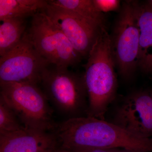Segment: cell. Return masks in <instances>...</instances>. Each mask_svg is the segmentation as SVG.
<instances>
[{
    "label": "cell",
    "instance_id": "obj_16",
    "mask_svg": "<svg viewBox=\"0 0 152 152\" xmlns=\"http://www.w3.org/2000/svg\"><path fill=\"white\" fill-rule=\"evenodd\" d=\"M97 9L104 13L116 11L120 8V1L118 0H93Z\"/></svg>",
    "mask_w": 152,
    "mask_h": 152
},
{
    "label": "cell",
    "instance_id": "obj_13",
    "mask_svg": "<svg viewBox=\"0 0 152 152\" xmlns=\"http://www.w3.org/2000/svg\"><path fill=\"white\" fill-rule=\"evenodd\" d=\"M48 4L45 0H0V20L33 17Z\"/></svg>",
    "mask_w": 152,
    "mask_h": 152
},
{
    "label": "cell",
    "instance_id": "obj_21",
    "mask_svg": "<svg viewBox=\"0 0 152 152\" xmlns=\"http://www.w3.org/2000/svg\"><path fill=\"white\" fill-rule=\"evenodd\" d=\"M150 94H151V96L152 97V91L151 92H150Z\"/></svg>",
    "mask_w": 152,
    "mask_h": 152
},
{
    "label": "cell",
    "instance_id": "obj_20",
    "mask_svg": "<svg viewBox=\"0 0 152 152\" xmlns=\"http://www.w3.org/2000/svg\"><path fill=\"white\" fill-rule=\"evenodd\" d=\"M52 152H65L64 151H61V150L58 149H56L54 150Z\"/></svg>",
    "mask_w": 152,
    "mask_h": 152
},
{
    "label": "cell",
    "instance_id": "obj_8",
    "mask_svg": "<svg viewBox=\"0 0 152 152\" xmlns=\"http://www.w3.org/2000/svg\"><path fill=\"white\" fill-rule=\"evenodd\" d=\"M41 11L61 31L80 56L88 58L102 28L70 12L49 3Z\"/></svg>",
    "mask_w": 152,
    "mask_h": 152
},
{
    "label": "cell",
    "instance_id": "obj_15",
    "mask_svg": "<svg viewBox=\"0 0 152 152\" xmlns=\"http://www.w3.org/2000/svg\"><path fill=\"white\" fill-rule=\"evenodd\" d=\"M26 129L13 110L0 96V134L17 132Z\"/></svg>",
    "mask_w": 152,
    "mask_h": 152
},
{
    "label": "cell",
    "instance_id": "obj_7",
    "mask_svg": "<svg viewBox=\"0 0 152 152\" xmlns=\"http://www.w3.org/2000/svg\"><path fill=\"white\" fill-rule=\"evenodd\" d=\"M50 64L34 47L27 31L13 49L0 57V83H40Z\"/></svg>",
    "mask_w": 152,
    "mask_h": 152
},
{
    "label": "cell",
    "instance_id": "obj_9",
    "mask_svg": "<svg viewBox=\"0 0 152 152\" xmlns=\"http://www.w3.org/2000/svg\"><path fill=\"white\" fill-rule=\"evenodd\" d=\"M113 123L136 135L152 138V97L150 93L137 92L128 96L117 110Z\"/></svg>",
    "mask_w": 152,
    "mask_h": 152
},
{
    "label": "cell",
    "instance_id": "obj_19",
    "mask_svg": "<svg viewBox=\"0 0 152 152\" xmlns=\"http://www.w3.org/2000/svg\"><path fill=\"white\" fill-rule=\"evenodd\" d=\"M147 4L149 6L151 7L152 9V0H150V1H148L147 2Z\"/></svg>",
    "mask_w": 152,
    "mask_h": 152
},
{
    "label": "cell",
    "instance_id": "obj_11",
    "mask_svg": "<svg viewBox=\"0 0 152 152\" xmlns=\"http://www.w3.org/2000/svg\"><path fill=\"white\" fill-rule=\"evenodd\" d=\"M139 31L138 67L146 72H152V9L147 3L134 1Z\"/></svg>",
    "mask_w": 152,
    "mask_h": 152
},
{
    "label": "cell",
    "instance_id": "obj_3",
    "mask_svg": "<svg viewBox=\"0 0 152 152\" xmlns=\"http://www.w3.org/2000/svg\"><path fill=\"white\" fill-rule=\"evenodd\" d=\"M0 96L15 112L27 129L53 133V110L37 85L24 83H0Z\"/></svg>",
    "mask_w": 152,
    "mask_h": 152
},
{
    "label": "cell",
    "instance_id": "obj_6",
    "mask_svg": "<svg viewBox=\"0 0 152 152\" xmlns=\"http://www.w3.org/2000/svg\"><path fill=\"white\" fill-rule=\"evenodd\" d=\"M110 36L116 66L121 75L129 78L138 67L139 31L134 1L123 3Z\"/></svg>",
    "mask_w": 152,
    "mask_h": 152
},
{
    "label": "cell",
    "instance_id": "obj_14",
    "mask_svg": "<svg viewBox=\"0 0 152 152\" xmlns=\"http://www.w3.org/2000/svg\"><path fill=\"white\" fill-rule=\"evenodd\" d=\"M0 57L14 48L26 31V19L10 18L1 21Z\"/></svg>",
    "mask_w": 152,
    "mask_h": 152
},
{
    "label": "cell",
    "instance_id": "obj_12",
    "mask_svg": "<svg viewBox=\"0 0 152 152\" xmlns=\"http://www.w3.org/2000/svg\"><path fill=\"white\" fill-rule=\"evenodd\" d=\"M48 3L70 12L101 28H106L104 14L98 10L93 0H51Z\"/></svg>",
    "mask_w": 152,
    "mask_h": 152
},
{
    "label": "cell",
    "instance_id": "obj_2",
    "mask_svg": "<svg viewBox=\"0 0 152 152\" xmlns=\"http://www.w3.org/2000/svg\"><path fill=\"white\" fill-rule=\"evenodd\" d=\"M111 36L102 28L84 65L88 96L87 116L105 120L108 107L116 92L117 80Z\"/></svg>",
    "mask_w": 152,
    "mask_h": 152
},
{
    "label": "cell",
    "instance_id": "obj_4",
    "mask_svg": "<svg viewBox=\"0 0 152 152\" xmlns=\"http://www.w3.org/2000/svg\"><path fill=\"white\" fill-rule=\"evenodd\" d=\"M40 83L48 100L67 119L87 115L88 96L83 76L50 65L42 74Z\"/></svg>",
    "mask_w": 152,
    "mask_h": 152
},
{
    "label": "cell",
    "instance_id": "obj_1",
    "mask_svg": "<svg viewBox=\"0 0 152 152\" xmlns=\"http://www.w3.org/2000/svg\"><path fill=\"white\" fill-rule=\"evenodd\" d=\"M54 133L60 150L86 148L152 151V138L139 137L94 117L67 119L58 124Z\"/></svg>",
    "mask_w": 152,
    "mask_h": 152
},
{
    "label": "cell",
    "instance_id": "obj_17",
    "mask_svg": "<svg viewBox=\"0 0 152 152\" xmlns=\"http://www.w3.org/2000/svg\"><path fill=\"white\" fill-rule=\"evenodd\" d=\"M119 149H101L95 148H75L61 150L65 152H116ZM60 150V149H59Z\"/></svg>",
    "mask_w": 152,
    "mask_h": 152
},
{
    "label": "cell",
    "instance_id": "obj_5",
    "mask_svg": "<svg viewBox=\"0 0 152 152\" xmlns=\"http://www.w3.org/2000/svg\"><path fill=\"white\" fill-rule=\"evenodd\" d=\"M28 35L34 47L51 65L68 68L82 57L56 26L42 12L32 17Z\"/></svg>",
    "mask_w": 152,
    "mask_h": 152
},
{
    "label": "cell",
    "instance_id": "obj_18",
    "mask_svg": "<svg viewBox=\"0 0 152 152\" xmlns=\"http://www.w3.org/2000/svg\"><path fill=\"white\" fill-rule=\"evenodd\" d=\"M116 152H146L142 151H135V150H132L129 149H119Z\"/></svg>",
    "mask_w": 152,
    "mask_h": 152
},
{
    "label": "cell",
    "instance_id": "obj_10",
    "mask_svg": "<svg viewBox=\"0 0 152 152\" xmlns=\"http://www.w3.org/2000/svg\"><path fill=\"white\" fill-rule=\"evenodd\" d=\"M57 148L54 133L26 129L0 134V152H52Z\"/></svg>",
    "mask_w": 152,
    "mask_h": 152
}]
</instances>
